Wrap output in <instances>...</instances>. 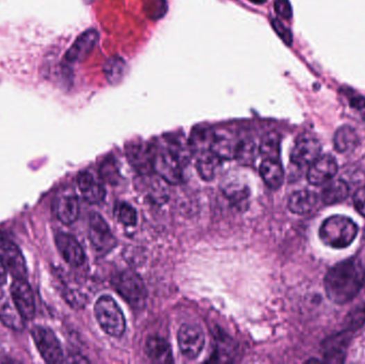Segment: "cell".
Segmentation results:
<instances>
[{"instance_id":"obj_43","label":"cell","mask_w":365,"mask_h":364,"mask_svg":"<svg viewBox=\"0 0 365 364\" xmlns=\"http://www.w3.org/2000/svg\"><path fill=\"white\" fill-rule=\"evenodd\" d=\"M85 1H86V3H93L94 0H85Z\"/></svg>"},{"instance_id":"obj_12","label":"cell","mask_w":365,"mask_h":364,"mask_svg":"<svg viewBox=\"0 0 365 364\" xmlns=\"http://www.w3.org/2000/svg\"><path fill=\"white\" fill-rule=\"evenodd\" d=\"M10 294L12 299L26 320H31L35 315V302L33 290L25 279H14Z\"/></svg>"},{"instance_id":"obj_40","label":"cell","mask_w":365,"mask_h":364,"mask_svg":"<svg viewBox=\"0 0 365 364\" xmlns=\"http://www.w3.org/2000/svg\"><path fill=\"white\" fill-rule=\"evenodd\" d=\"M7 270H6L5 265L3 262L0 260V288H3V284L6 283V278H7Z\"/></svg>"},{"instance_id":"obj_22","label":"cell","mask_w":365,"mask_h":364,"mask_svg":"<svg viewBox=\"0 0 365 364\" xmlns=\"http://www.w3.org/2000/svg\"><path fill=\"white\" fill-rule=\"evenodd\" d=\"M260 174L269 188L279 189L285 181V171L279 159H264L260 166Z\"/></svg>"},{"instance_id":"obj_18","label":"cell","mask_w":365,"mask_h":364,"mask_svg":"<svg viewBox=\"0 0 365 364\" xmlns=\"http://www.w3.org/2000/svg\"><path fill=\"white\" fill-rule=\"evenodd\" d=\"M77 183H78L79 190L87 202L90 204H100L104 201L106 190L102 183L97 180L92 173L89 171H83L79 173Z\"/></svg>"},{"instance_id":"obj_3","label":"cell","mask_w":365,"mask_h":364,"mask_svg":"<svg viewBox=\"0 0 365 364\" xmlns=\"http://www.w3.org/2000/svg\"><path fill=\"white\" fill-rule=\"evenodd\" d=\"M94 313L97 323L107 334L119 338L124 333L125 316L114 298L107 295L99 298L94 306Z\"/></svg>"},{"instance_id":"obj_23","label":"cell","mask_w":365,"mask_h":364,"mask_svg":"<svg viewBox=\"0 0 365 364\" xmlns=\"http://www.w3.org/2000/svg\"><path fill=\"white\" fill-rule=\"evenodd\" d=\"M146 353L151 360L156 363H172L173 362L169 343L164 338L158 337V336L148 338L146 341Z\"/></svg>"},{"instance_id":"obj_17","label":"cell","mask_w":365,"mask_h":364,"mask_svg":"<svg viewBox=\"0 0 365 364\" xmlns=\"http://www.w3.org/2000/svg\"><path fill=\"white\" fill-rule=\"evenodd\" d=\"M238 136L229 129H218L214 132L212 152L221 160L235 158Z\"/></svg>"},{"instance_id":"obj_29","label":"cell","mask_w":365,"mask_h":364,"mask_svg":"<svg viewBox=\"0 0 365 364\" xmlns=\"http://www.w3.org/2000/svg\"><path fill=\"white\" fill-rule=\"evenodd\" d=\"M196 157V170L200 176L205 181L213 180L221 164V159L218 158L213 152L205 153Z\"/></svg>"},{"instance_id":"obj_33","label":"cell","mask_w":365,"mask_h":364,"mask_svg":"<svg viewBox=\"0 0 365 364\" xmlns=\"http://www.w3.org/2000/svg\"><path fill=\"white\" fill-rule=\"evenodd\" d=\"M100 176L104 182L108 183L112 186L118 184L121 174L116 159L109 158L104 160L100 168Z\"/></svg>"},{"instance_id":"obj_11","label":"cell","mask_w":365,"mask_h":364,"mask_svg":"<svg viewBox=\"0 0 365 364\" xmlns=\"http://www.w3.org/2000/svg\"><path fill=\"white\" fill-rule=\"evenodd\" d=\"M53 213L63 224H72L79 216V200L73 189L59 192L53 200Z\"/></svg>"},{"instance_id":"obj_30","label":"cell","mask_w":365,"mask_h":364,"mask_svg":"<svg viewBox=\"0 0 365 364\" xmlns=\"http://www.w3.org/2000/svg\"><path fill=\"white\" fill-rule=\"evenodd\" d=\"M167 149L182 163V165L189 162L192 156V149H190L189 141H186L184 137L173 136L168 138V147Z\"/></svg>"},{"instance_id":"obj_36","label":"cell","mask_w":365,"mask_h":364,"mask_svg":"<svg viewBox=\"0 0 365 364\" xmlns=\"http://www.w3.org/2000/svg\"><path fill=\"white\" fill-rule=\"evenodd\" d=\"M271 26H273V31H275V33L279 35L280 39L282 40L285 44L291 47V43H293V35H291V31L283 25L282 22L279 21L278 19H273V21H271Z\"/></svg>"},{"instance_id":"obj_13","label":"cell","mask_w":365,"mask_h":364,"mask_svg":"<svg viewBox=\"0 0 365 364\" xmlns=\"http://www.w3.org/2000/svg\"><path fill=\"white\" fill-rule=\"evenodd\" d=\"M338 164L331 155H321L319 158L310 165L307 170V181L315 186L326 185L333 180L338 173Z\"/></svg>"},{"instance_id":"obj_14","label":"cell","mask_w":365,"mask_h":364,"mask_svg":"<svg viewBox=\"0 0 365 364\" xmlns=\"http://www.w3.org/2000/svg\"><path fill=\"white\" fill-rule=\"evenodd\" d=\"M100 40V35L95 29H88L81 33L72 47L67 49L65 56V61L67 63H81L88 57L89 53L94 49Z\"/></svg>"},{"instance_id":"obj_16","label":"cell","mask_w":365,"mask_h":364,"mask_svg":"<svg viewBox=\"0 0 365 364\" xmlns=\"http://www.w3.org/2000/svg\"><path fill=\"white\" fill-rule=\"evenodd\" d=\"M155 148L144 143H133L128 148V160L132 166L140 174L148 176L153 170V159H154Z\"/></svg>"},{"instance_id":"obj_1","label":"cell","mask_w":365,"mask_h":364,"mask_svg":"<svg viewBox=\"0 0 365 364\" xmlns=\"http://www.w3.org/2000/svg\"><path fill=\"white\" fill-rule=\"evenodd\" d=\"M364 288V268L358 258L335 264L325 276V290L331 301L346 304Z\"/></svg>"},{"instance_id":"obj_19","label":"cell","mask_w":365,"mask_h":364,"mask_svg":"<svg viewBox=\"0 0 365 364\" xmlns=\"http://www.w3.org/2000/svg\"><path fill=\"white\" fill-rule=\"evenodd\" d=\"M0 320L3 325L15 331H21L25 328V318L17 309L12 299L11 294L0 292Z\"/></svg>"},{"instance_id":"obj_32","label":"cell","mask_w":365,"mask_h":364,"mask_svg":"<svg viewBox=\"0 0 365 364\" xmlns=\"http://www.w3.org/2000/svg\"><path fill=\"white\" fill-rule=\"evenodd\" d=\"M223 192L236 206H243L244 203L247 202L250 196L249 188L247 186L236 183L224 185Z\"/></svg>"},{"instance_id":"obj_27","label":"cell","mask_w":365,"mask_h":364,"mask_svg":"<svg viewBox=\"0 0 365 364\" xmlns=\"http://www.w3.org/2000/svg\"><path fill=\"white\" fill-rule=\"evenodd\" d=\"M128 67L120 56L108 58L104 65V74L110 85H117L124 79Z\"/></svg>"},{"instance_id":"obj_15","label":"cell","mask_w":365,"mask_h":364,"mask_svg":"<svg viewBox=\"0 0 365 364\" xmlns=\"http://www.w3.org/2000/svg\"><path fill=\"white\" fill-rule=\"evenodd\" d=\"M56 246L65 262L73 267H79L85 262V252L76 238L67 233H58L55 238Z\"/></svg>"},{"instance_id":"obj_42","label":"cell","mask_w":365,"mask_h":364,"mask_svg":"<svg viewBox=\"0 0 365 364\" xmlns=\"http://www.w3.org/2000/svg\"><path fill=\"white\" fill-rule=\"evenodd\" d=\"M252 3H257V5H262V3H266L267 0H251Z\"/></svg>"},{"instance_id":"obj_35","label":"cell","mask_w":365,"mask_h":364,"mask_svg":"<svg viewBox=\"0 0 365 364\" xmlns=\"http://www.w3.org/2000/svg\"><path fill=\"white\" fill-rule=\"evenodd\" d=\"M365 324V306L363 307L356 308L347 315L345 320V329L348 331H356L359 328L362 327Z\"/></svg>"},{"instance_id":"obj_9","label":"cell","mask_w":365,"mask_h":364,"mask_svg":"<svg viewBox=\"0 0 365 364\" xmlns=\"http://www.w3.org/2000/svg\"><path fill=\"white\" fill-rule=\"evenodd\" d=\"M180 351L188 359H196L203 351L205 337L201 328L194 324H184L178 330Z\"/></svg>"},{"instance_id":"obj_6","label":"cell","mask_w":365,"mask_h":364,"mask_svg":"<svg viewBox=\"0 0 365 364\" xmlns=\"http://www.w3.org/2000/svg\"><path fill=\"white\" fill-rule=\"evenodd\" d=\"M153 170L169 184H180L182 181V164L168 149H160L154 152Z\"/></svg>"},{"instance_id":"obj_39","label":"cell","mask_w":365,"mask_h":364,"mask_svg":"<svg viewBox=\"0 0 365 364\" xmlns=\"http://www.w3.org/2000/svg\"><path fill=\"white\" fill-rule=\"evenodd\" d=\"M350 105L356 109L365 108V99L364 97H361V95L353 97V99H350Z\"/></svg>"},{"instance_id":"obj_7","label":"cell","mask_w":365,"mask_h":364,"mask_svg":"<svg viewBox=\"0 0 365 364\" xmlns=\"http://www.w3.org/2000/svg\"><path fill=\"white\" fill-rule=\"evenodd\" d=\"M89 240L97 254H108L116 246L114 234L104 218L97 213H92L89 218Z\"/></svg>"},{"instance_id":"obj_24","label":"cell","mask_w":365,"mask_h":364,"mask_svg":"<svg viewBox=\"0 0 365 364\" xmlns=\"http://www.w3.org/2000/svg\"><path fill=\"white\" fill-rule=\"evenodd\" d=\"M333 142L339 153L352 152L359 144L358 133L354 127L344 125L335 132Z\"/></svg>"},{"instance_id":"obj_25","label":"cell","mask_w":365,"mask_h":364,"mask_svg":"<svg viewBox=\"0 0 365 364\" xmlns=\"http://www.w3.org/2000/svg\"><path fill=\"white\" fill-rule=\"evenodd\" d=\"M348 195L349 187L346 182L343 180H331L323 189L321 198L327 206H332L344 201Z\"/></svg>"},{"instance_id":"obj_34","label":"cell","mask_w":365,"mask_h":364,"mask_svg":"<svg viewBox=\"0 0 365 364\" xmlns=\"http://www.w3.org/2000/svg\"><path fill=\"white\" fill-rule=\"evenodd\" d=\"M114 215L118 218L119 222L124 226H134L138 220L136 210L128 203H119L114 210Z\"/></svg>"},{"instance_id":"obj_37","label":"cell","mask_w":365,"mask_h":364,"mask_svg":"<svg viewBox=\"0 0 365 364\" xmlns=\"http://www.w3.org/2000/svg\"><path fill=\"white\" fill-rule=\"evenodd\" d=\"M275 10L280 17L285 19H291L293 10L289 0H277L275 3Z\"/></svg>"},{"instance_id":"obj_41","label":"cell","mask_w":365,"mask_h":364,"mask_svg":"<svg viewBox=\"0 0 365 364\" xmlns=\"http://www.w3.org/2000/svg\"><path fill=\"white\" fill-rule=\"evenodd\" d=\"M13 361V360L9 359V357H7L6 356V354L3 353V349L0 348V363H3V362H11Z\"/></svg>"},{"instance_id":"obj_10","label":"cell","mask_w":365,"mask_h":364,"mask_svg":"<svg viewBox=\"0 0 365 364\" xmlns=\"http://www.w3.org/2000/svg\"><path fill=\"white\" fill-rule=\"evenodd\" d=\"M0 260L14 279H26L27 266L17 245L10 240H0Z\"/></svg>"},{"instance_id":"obj_31","label":"cell","mask_w":365,"mask_h":364,"mask_svg":"<svg viewBox=\"0 0 365 364\" xmlns=\"http://www.w3.org/2000/svg\"><path fill=\"white\" fill-rule=\"evenodd\" d=\"M260 154L264 159H279L280 136L275 132L267 133L259 144Z\"/></svg>"},{"instance_id":"obj_44","label":"cell","mask_w":365,"mask_h":364,"mask_svg":"<svg viewBox=\"0 0 365 364\" xmlns=\"http://www.w3.org/2000/svg\"><path fill=\"white\" fill-rule=\"evenodd\" d=\"M363 268H364V288H365V265H363Z\"/></svg>"},{"instance_id":"obj_28","label":"cell","mask_w":365,"mask_h":364,"mask_svg":"<svg viewBox=\"0 0 365 364\" xmlns=\"http://www.w3.org/2000/svg\"><path fill=\"white\" fill-rule=\"evenodd\" d=\"M257 153H260L259 145L251 136L238 137L236 147L235 159L241 164L250 165L255 162Z\"/></svg>"},{"instance_id":"obj_38","label":"cell","mask_w":365,"mask_h":364,"mask_svg":"<svg viewBox=\"0 0 365 364\" xmlns=\"http://www.w3.org/2000/svg\"><path fill=\"white\" fill-rule=\"evenodd\" d=\"M354 206L359 214L365 217V187H361L354 195Z\"/></svg>"},{"instance_id":"obj_2","label":"cell","mask_w":365,"mask_h":364,"mask_svg":"<svg viewBox=\"0 0 365 364\" xmlns=\"http://www.w3.org/2000/svg\"><path fill=\"white\" fill-rule=\"evenodd\" d=\"M359 228L348 217L334 215L329 217L319 228V238L326 246L341 249L352 245Z\"/></svg>"},{"instance_id":"obj_20","label":"cell","mask_w":365,"mask_h":364,"mask_svg":"<svg viewBox=\"0 0 365 364\" xmlns=\"http://www.w3.org/2000/svg\"><path fill=\"white\" fill-rule=\"evenodd\" d=\"M350 333L352 332L345 329L344 331L335 334L325 341L324 351L327 362L340 363L344 361L347 345L350 340Z\"/></svg>"},{"instance_id":"obj_26","label":"cell","mask_w":365,"mask_h":364,"mask_svg":"<svg viewBox=\"0 0 365 364\" xmlns=\"http://www.w3.org/2000/svg\"><path fill=\"white\" fill-rule=\"evenodd\" d=\"M214 132L210 129H196L190 137L189 145L192 155L199 156L212 152Z\"/></svg>"},{"instance_id":"obj_21","label":"cell","mask_w":365,"mask_h":364,"mask_svg":"<svg viewBox=\"0 0 365 364\" xmlns=\"http://www.w3.org/2000/svg\"><path fill=\"white\" fill-rule=\"evenodd\" d=\"M319 197L316 192L309 189H301L289 197V210L296 215H307L312 213L319 206Z\"/></svg>"},{"instance_id":"obj_5","label":"cell","mask_w":365,"mask_h":364,"mask_svg":"<svg viewBox=\"0 0 365 364\" xmlns=\"http://www.w3.org/2000/svg\"><path fill=\"white\" fill-rule=\"evenodd\" d=\"M33 341L42 357L49 363H59L63 361V351L58 338L53 330L44 326H35L31 331Z\"/></svg>"},{"instance_id":"obj_8","label":"cell","mask_w":365,"mask_h":364,"mask_svg":"<svg viewBox=\"0 0 365 364\" xmlns=\"http://www.w3.org/2000/svg\"><path fill=\"white\" fill-rule=\"evenodd\" d=\"M321 144L316 137L303 134L297 138L291 152V160L298 167L310 166L321 156Z\"/></svg>"},{"instance_id":"obj_4","label":"cell","mask_w":365,"mask_h":364,"mask_svg":"<svg viewBox=\"0 0 365 364\" xmlns=\"http://www.w3.org/2000/svg\"><path fill=\"white\" fill-rule=\"evenodd\" d=\"M114 286L120 295L130 306L140 308L146 304V286L142 278L133 270H125L121 272L114 279Z\"/></svg>"}]
</instances>
